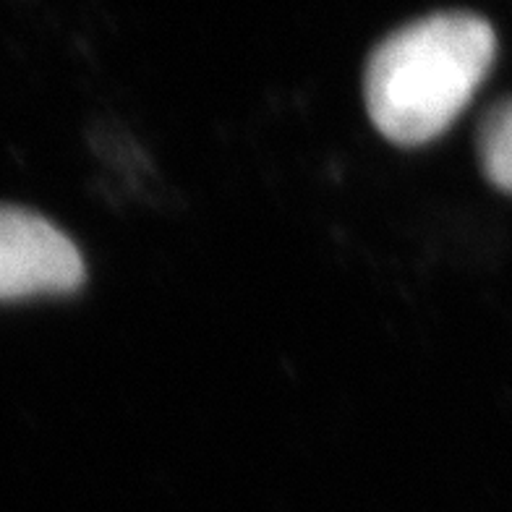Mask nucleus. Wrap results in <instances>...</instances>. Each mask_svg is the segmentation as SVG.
I'll list each match as a JSON object with an SVG mask.
<instances>
[{
  "label": "nucleus",
  "mask_w": 512,
  "mask_h": 512,
  "mask_svg": "<svg viewBox=\"0 0 512 512\" xmlns=\"http://www.w3.org/2000/svg\"><path fill=\"white\" fill-rule=\"evenodd\" d=\"M497 34L476 14L450 11L405 24L371 53L364 97L371 123L403 147L445 134L492 71Z\"/></svg>",
  "instance_id": "1"
},
{
  "label": "nucleus",
  "mask_w": 512,
  "mask_h": 512,
  "mask_svg": "<svg viewBox=\"0 0 512 512\" xmlns=\"http://www.w3.org/2000/svg\"><path fill=\"white\" fill-rule=\"evenodd\" d=\"M84 283V259L50 220L0 204V301L74 293Z\"/></svg>",
  "instance_id": "2"
},
{
  "label": "nucleus",
  "mask_w": 512,
  "mask_h": 512,
  "mask_svg": "<svg viewBox=\"0 0 512 512\" xmlns=\"http://www.w3.org/2000/svg\"><path fill=\"white\" fill-rule=\"evenodd\" d=\"M479 160L489 183L512 194V97L499 100L481 118Z\"/></svg>",
  "instance_id": "3"
}]
</instances>
